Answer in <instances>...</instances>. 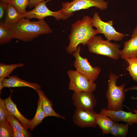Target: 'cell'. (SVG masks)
Instances as JSON below:
<instances>
[{
    "label": "cell",
    "instance_id": "cell-28",
    "mask_svg": "<svg viewBox=\"0 0 137 137\" xmlns=\"http://www.w3.org/2000/svg\"><path fill=\"white\" fill-rule=\"evenodd\" d=\"M8 4H0V19L2 20L5 16Z\"/></svg>",
    "mask_w": 137,
    "mask_h": 137
},
{
    "label": "cell",
    "instance_id": "cell-20",
    "mask_svg": "<svg viewBox=\"0 0 137 137\" xmlns=\"http://www.w3.org/2000/svg\"><path fill=\"white\" fill-rule=\"evenodd\" d=\"M46 117V116L42 109L41 100L39 97L38 101L37 107L36 112L33 118L30 120L29 128L30 130H32Z\"/></svg>",
    "mask_w": 137,
    "mask_h": 137
},
{
    "label": "cell",
    "instance_id": "cell-3",
    "mask_svg": "<svg viewBox=\"0 0 137 137\" xmlns=\"http://www.w3.org/2000/svg\"><path fill=\"white\" fill-rule=\"evenodd\" d=\"M119 76L111 72L109 75L106 94L108 110L116 111L122 110L126 98L124 88L126 84L117 85L116 81Z\"/></svg>",
    "mask_w": 137,
    "mask_h": 137
},
{
    "label": "cell",
    "instance_id": "cell-4",
    "mask_svg": "<svg viewBox=\"0 0 137 137\" xmlns=\"http://www.w3.org/2000/svg\"><path fill=\"white\" fill-rule=\"evenodd\" d=\"M87 45L90 53L105 56L115 60L120 57V45L111 43L107 40H104L100 36H94Z\"/></svg>",
    "mask_w": 137,
    "mask_h": 137
},
{
    "label": "cell",
    "instance_id": "cell-31",
    "mask_svg": "<svg viewBox=\"0 0 137 137\" xmlns=\"http://www.w3.org/2000/svg\"><path fill=\"white\" fill-rule=\"evenodd\" d=\"M137 90V87L135 85H134L133 86L129 88L128 89H125V91L126 92L130 90ZM131 99H137V97H132L131 98ZM132 110L133 111L134 113L137 114V110Z\"/></svg>",
    "mask_w": 137,
    "mask_h": 137
},
{
    "label": "cell",
    "instance_id": "cell-11",
    "mask_svg": "<svg viewBox=\"0 0 137 137\" xmlns=\"http://www.w3.org/2000/svg\"><path fill=\"white\" fill-rule=\"evenodd\" d=\"M97 114L94 110L87 111L76 109L73 121L75 124L81 128H95L97 125L96 122Z\"/></svg>",
    "mask_w": 137,
    "mask_h": 137
},
{
    "label": "cell",
    "instance_id": "cell-9",
    "mask_svg": "<svg viewBox=\"0 0 137 137\" xmlns=\"http://www.w3.org/2000/svg\"><path fill=\"white\" fill-rule=\"evenodd\" d=\"M50 0H46L36 5L33 9L26 11L23 15V18L30 19L36 18L39 20H43L47 16H52L54 17L56 20H66V17L62 13L60 10L56 11H53L49 9L46 6L47 2Z\"/></svg>",
    "mask_w": 137,
    "mask_h": 137
},
{
    "label": "cell",
    "instance_id": "cell-22",
    "mask_svg": "<svg viewBox=\"0 0 137 137\" xmlns=\"http://www.w3.org/2000/svg\"><path fill=\"white\" fill-rule=\"evenodd\" d=\"M129 125L127 123L124 124L115 123L110 130V133L114 137H125L127 134Z\"/></svg>",
    "mask_w": 137,
    "mask_h": 137
},
{
    "label": "cell",
    "instance_id": "cell-17",
    "mask_svg": "<svg viewBox=\"0 0 137 137\" xmlns=\"http://www.w3.org/2000/svg\"><path fill=\"white\" fill-rule=\"evenodd\" d=\"M4 22L7 25L10 26L18 22L22 18L21 14L10 3L7 4Z\"/></svg>",
    "mask_w": 137,
    "mask_h": 137
},
{
    "label": "cell",
    "instance_id": "cell-23",
    "mask_svg": "<svg viewBox=\"0 0 137 137\" xmlns=\"http://www.w3.org/2000/svg\"><path fill=\"white\" fill-rule=\"evenodd\" d=\"M125 59L128 64L127 70L133 80L137 82V57L127 58Z\"/></svg>",
    "mask_w": 137,
    "mask_h": 137
},
{
    "label": "cell",
    "instance_id": "cell-2",
    "mask_svg": "<svg viewBox=\"0 0 137 137\" xmlns=\"http://www.w3.org/2000/svg\"><path fill=\"white\" fill-rule=\"evenodd\" d=\"M9 26L14 33L15 38L25 42L31 41L40 35L53 31L44 20L31 21L29 19L22 18Z\"/></svg>",
    "mask_w": 137,
    "mask_h": 137
},
{
    "label": "cell",
    "instance_id": "cell-13",
    "mask_svg": "<svg viewBox=\"0 0 137 137\" xmlns=\"http://www.w3.org/2000/svg\"><path fill=\"white\" fill-rule=\"evenodd\" d=\"M137 57V25L133 29L131 38L124 43L120 50V57L123 59Z\"/></svg>",
    "mask_w": 137,
    "mask_h": 137
},
{
    "label": "cell",
    "instance_id": "cell-8",
    "mask_svg": "<svg viewBox=\"0 0 137 137\" xmlns=\"http://www.w3.org/2000/svg\"><path fill=\"white\" fill-rule=\"evenodd\" d=\"M91 20L93 27L96 28V30L99 33L104 34L107 40L110 41H121L125 36V35L116 31L113 26L112 21L107 22L102 21L97 12H95Z\"/></svg>",
    "mask_w": 137,
    "mask_h": 137
},
{
    "label": "cell",
    "instance_id": "cell-21",
    "mask_svg": "<svg viewBox=\"0 0 137 137\" xmlns=\"http://www.w3.org/2000/svg\"><path fill=\"white\" fill-rule=\"evenodd\" d=\"M23 63H19L6 64L2 63H0V81L9 76V75L17 68L24 66Z\"/></svg>",
    "mask_w": 137,
    "mask_h": 137
},
{
    "label": "cell",
    "instance_id": "cell-12",
    "mask_svg": "<svg viewBox=\"0 0 137 137\" xmlns=\"http://www.w3.org/2000/svg\"><path fill=\"white\" fill-rule=\"evenodd\" d=\"M100 112L109 117L115 123L122 121L126 122L130 126L137 124V114L135 113L125 111L122 110H110L105 108L102 109Z\"/></svg>",
    "mask_w": 137,
    "mask_h": 137
},
{
    "label": "cell",
    "instance_id": "cell-25",
    "mask_svg": "<svg viewBox=\"0 0 137 137\" xmlns=\"http://www.w3.org/2000/svg\"><path fill=\"white\" fill-rule=\"evenodd\" d=\"M13 128L7 119L0 122V137H13Z\"/></svg>",
    "mask_w": 137,
    "mask_h": 137
},
{
    "label": "cell",
    "instance_id": "cell-27",
    "mask_svg": "<svg viewBox=\"0 0 137 137\" xmlns=\"http://www.w3.org/2000/svg\"><path fill=\"white\" fill-rule=\"evenodd\" d=\"M9 114L5 104L4 100L0 98V122L7 119Z\"/></svg>",
    "mask_w": 137,
    "mask_h": 137
},
{
    "label": "cell",
    "instance_id": "cell-18",
    "mask_svg": "<svg viewBox=\"0 0 137 137\" xmlns=\"http://www.w3.org/2000/svg\"><path fill=\"white\" fill-rule=\"evenodd\" d=\"M96 122L104 134L110 133L111 128L115 123L109 117L100 112L97 113Z\"/></svg>",
    "mask_w": 137,
    "mask_h": 137
},
{
    "label": "cell",
    "instance_id": "cell-14",
    "mask_svg": "<svg viewBox=\"0 0 137 137\" xmlns=\"http://www.w3.org/2000/svg\"><path fill=\"white\" fill-rule=\"evenodd\" d=\"M4 88L26 87L31 88L36 91L41 89V86L36 83H31L22 80L17 76L12 75L4 79L2 81Z\"/></svg>",
    "mask_w": 137,
    "mask_h": 137
},
{
    "label": "cell",
    "instance_id": "cell-16",
    "mask_svg": "<svg viewBox=\"0 0 137 137\" xmlns=\"http://www.w3.org/2000/svg\"><path fill=\"white\" fill-rule=\"evenodd\" d=\"M36 91L40 98L42 109L46 117L53 116L65 119V117L56 113L53 108V104L50 101L45 95L44 92L41 89H37Z\"/></svg>",
    "mask_w": 137,
    "mask_h": 137
},
{
    "label": "cell",
    "instance_id": "cell-26",
    "mask_svg": "<svg viewBox=\"0 0 137 137\" xmlns=\"http://www.w3.org/2000/svg\"><path fill=\"white\" fill-rule=\"evenodd\" d=\"M10 3L23 15L26 11L29 0H12Z\"/></svg>",
    "mask_w": 137,
    "mask_h": 137
},
{
    "label": "cell",
    "instance_id": "cell-5",
    "mask_svg": "<svg viewBox=\"0 0 137 137\" xmlns=\"http://www.w3.org/2000/svg\"><path fill=\"white\" fill-rule=\"evenodd\" d=\"M108 5V2L104 0H74L70 2L62 3L60 10L68 18L73 15V12L81 10L95 7L104 10L107 8Z\"/></svg>",
    "mask_w": 137,
    "mask_h": 137
},
{
    "label": "cell",
    "instance_id": "cell-32",
    "mask_svg": "<svg viewBox=\"0 0 137 137\" xmlns=\"http://www.w3.org/2000/svg\"><path fill=\"white\" fill-rule=\"evenodd\" d=\"M12 0H0V4H8L10 3Z\"/></svg>",
    "mask_w": 137,
    "mask_h": 137
},
{
    "label": "cell",
    "instance_id": "cell-10",
    "mask_svg": "<svg viewBox=\"0 0 137 137\" xmlns=\"http://www.w3.org/2000/svg\"><path fill=\"white\" fill-rule=\"evenodd\" d=\"M73 104L76 109L87 111L94 110L96 101L93 92L83 91L73 92L72 96Z\"/></svg>",
    "mask_w": 137,
    "mask_h": 137
},
{
    "label": "cell",
    "instance_id": "cell-29",
    "mask_svg": "<svg viewBox=\"0 0 137 137\" xmlns=\"http://www.w3.org/2000/svg\"><path fill=\"white\" fill-rule=\"evenodd\" d=\"M45 1V0H29L28 7L31 8L38 4Z\"/></svg>",
    "mask_w": 137,
    "mask_h": 137
},
{
    "label": "cell",
    "instance_id": "cell-19",
    "mask_svg": "<svg viewBox=\"0 0 137 137\" xmlns=\"http://www.w3.org/2000/svg\"><path fill=\"white\" fill-rule=\"evenodd\" d=\"M15 38L14 33L3 22L0 24V45L5 44Z\"/></svg>",
    "mask_w": 137,
    "mask_h": 137
},
{
    "label": "cell",
    "instance_id": "cell-6",
    "mask_svg": "<svg viewBox=\"0 0 137 137\" xmlns=\"http://www.w3.org/2000/svg\"><path fill=\"white\" fill-rule=\"evenodd\" d=\"M81 47L79 46L77 50L72 54L75 58L74 65L78 72L85 76L93 83L97 79L101 71L98 67L92 66L87 59L82 57L80 55Z\"/></svg>",
    "mask_w": 137,
    "mask_h": 137
},
{
    "label": "cell",
    "instance_id": "cell-30",
    "mask_svg": "<svg viewBox=\"0 0 137 137\" xmlns=\"http://www.w3.org/2000/svg\"><path fill=\"white\" fill-rule=\"evenodd\" d=\"M13 130V137H27V136L23 133Z\"/></svg>",
    "mask_w": 137,
    "mask_h": 137
},
{
    "label": "cell",
    "instance_id": "cell-7",
    "mask_svg": "<svg viewBox=\"0 0 137 137\" xmlns=\"http://www.w3.org/2000/svg\"><path fill=\"white\" fill-rule=\"evenodd\" d=\"M67 74L70 80L68 85L69 90L75 92H93L95 91L97 84L90 82L87 77L76 70H68Z\"/></svg>",
    "mask_w": 137,
    "mask_h": 137
},
{
    "label": "cell",
    "instance_id": "cell-24",
    "mask_svg": "<svg viewBox=\"0 0 137 137\" xmlns=\"http://www.w3.org/2000/svg\"><path fill=\"white\" fill-rule=\"evenodd\" d=\"M7 119L12 126L13 129L23 133L27 137L31 136L30 134L28 131L27 129L25 128L19 121L14 116L9 114Z\"/></svg>",
    "mask_w": 137,
    "mask_h": 137
},
{
    "label": "cell",
    "instance_id": "cell-15",
    "mask_svg": "<svg viewBox=\"0 0 137 137\" xmlns=\"http://www.w3.org/2000/svg\"><path fill=\"white\" fill-rule=\"evenodd\" d=\"M11 94L8 98L4 100L6 108L9 114L16 118L25 128L27 129H29L30 120L25 117L20 113L16 107V104L12 100L11 98Z\"/></svg>",
    "mask_w": 137,
    "mask_h": 137
},
{
    "label": "cell",
    "instance_id": "cell-1",
    "mask_svg": "<svg viewBox=\"0 0 137 137\" xmlns=\"http://www.w3.org/2000/svg\"><path fill=\"white\" fill-rule=\"evenodd\" d=\"M93 27L91 19L88 15L72 24L69 35V42L66 48L68 54H72L76 50L80 44L87 45L93 37L99 33Z\"/></svg>",
    "mask_w": 137,
    "mask_h": 137
}]
</instances>
